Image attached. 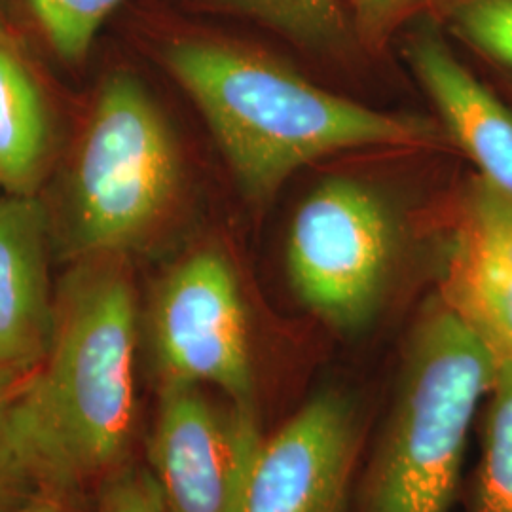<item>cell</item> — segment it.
Here are the masks:
<instances>
[{"label": "cell", "mask_w": 512, "mask_h": 512, "mask_svg": "<svg viewBox=\"0 0 512 512\" xmlns=\"http://www.w3.org/2000/svg\"><path fill=\"white\" fill-rule=\"evenodd\" d=\"M135 423V298L118 268L74 275L50 349L12 404L8 427L31 476L71 486L126 456Z\"/></svg>", "instance_id": "1"}, {"label": "cell", "mask_w": 512, "mask_h": 512, "mask_svg": "<svg viewBox=\"0 0 512 512\" xmlns=\"http://www.w3.org/2000/svg\"><path fill=\"white\" fill-rule=\"evenodd\" d=\"M165 63L202 110L236 173L256 200L272 198L296 169L340 150L421 147L435 128L325 92L253 50L203 38L167 46Z\"/></svg>", "instance_id": "2"}, {"label": "cell", "mask_w": 512, "mask_h": 512, "mask_svg": "<svg viewBox=\"0 0 512 512\" xmlns=\"http://www.w3.org/2000/svg\"><path fill=\"white\" fill-rule=\"evenodd\" d=\"M501 361L444 302L414 332L365 512H450L476 412Z\"/></svg>", "instance_id": "3"}, {"label": "cell", "mask_w": 512, "mask_h": 512, "mask_svg": "<svg viewBox=\"0 0 512 512\" xmlns=\"http://www.w3.org/2000/svg\"><path fill=\"white\" fill-rule=\"evenodd\" d=\"M177 184L179 154L162 112L133 76H110L74 165V253L109 255L137 243L164 217Z\"/></svg>", "instance_id": "4"}, {"label": "cell", "mask_w": 512, "mask_h": 512, "mask_svg": "<svg viewBox=\"0 0 512 512\" xmlns=\"http://www.w3.org/2000/svg\"><path fill=\"white\" fill-rule=\"evenodd\" d=\"M393 253V224L363 184L332 179L294 217L287 264L300 300L338 329H357L374 313Z\"/></svg>", "instance_id": "5"}, {"label": "cell", "mask_w": 512, "mask_h": 512, "mask_svg": "<svg viewBox=\"0 0 512 512\" xmlns=\"http://www.w3.org/2000/svg\"><path fill=\"white\" fill-rule=\"evenodd\" d=\"M154 342L165 378L215 385L234 406H253L247 315L224 256L196 253L165 279L154 306Z\"/></svg>", "instance_id": "6"}, {"label": "cell", "mask_w": 512, "mask_h": 512, "mask_svg": "<svg viewBox=\"0 0 512 512\" xmlns=\"http://www.w3.org/2000/svg\"><path fill=\"white\" fill-rule=\"evenodd\" d=\"M260 439L253 406L222 412L200 385L165 378L150 442L165 512H234Z\"/></svg>", "instance_id": "7"}, {"label": "cell", "mask_w": 512, "mask_h": 512, "mask_svg": "<svg viewBox=\"0 0 512 512\" xmlns=\"http://www.w3.org/2000/svg\"><path fill=\"white\" fill-rule=\"evenodd\" d=\"M357 444L348 397L325 391L274 437L260 439L239 484L234 512H340Z\"/></svg>", "instance_id": "8"}, {"label": "cell", "mask_w": 512, "mask_h": 512, "mask_svg": "<svg viewBox=\"0 0 512 512\" xmlns=\"http://www.w3.org/2000/svg\"><path fill=\"white\" fill-rule=\"evenodd\" d=\"M442 302L512 365V198L480 177L461 200Z\"/></svg>", "instance_id": "9"}, {"label": "cell", "mask_w": 512, "mask_h": 512, "mask_svg": "<svg viewBox=\"0 0 512 512\" xmlns=\"http://www.w3.org/2000/svg\"><path fill=\"white\" fill-rule=\"evenodd\" d=\"M48 220L31 194L0 198V365L35 370L54 334Z\"/></svg>", "instance_id": "10"}, {"label": "cell", "mask_w": 512, "mask_h": 512, "mask_svg": "<svg viewBox=\"0 0 512 512\" xmlns=\"http://www.w3.org/2000/svg\"><path fill=\"white\" fill-rule=\"evenodd\" d=\"M406 57L478 177L512 198V109L471 73L442 38L425 29Z\"/></svg>", "instance_id": "11"}, {"label": "cell", "mask_w": 512, "mask_h": 512, "mask_svg": "<svg viewBox=\"0 0 512 512\" xmlns=\"http://www.w3.org/2000/svg\"><path fill=\"white\" fill-rule=\"evenodd\" d=\"M44 95L16 48L0 44V188L31 194L50 150Z\"/></svg>", "instance_id": "12"}, {"label": "cell", "mask_w": 512, "mask_h": 512, "mask_svg": "<svg viewBox=\"0 0 512 512\" xmlns=\"http://www.w3.org/2000/svg\"><path fill=\"white\" fill-rule=\"evenodd\" d=\"M475 512H512V365L503 361L486 399Z\"/></svg>", "instance_id": "13"}, {"label": "cell", "mask_w": 512, "mask_h": 512, "mask_svg": "<svg viewBox=\"0 0 512 512\" xmlns=\"http://www.w3.org/2000/svg\"><path fill=\"white\" fill-rule=\"evenodd\" d=\"M256 19L306 46H332L346 35L340 0H205Z\"/></svg>", "instance_id": "14"}, {"label": "cell", "mask_w": 512, "mask_h": 512, "mask_svg": "<svg viewBox=\"0 0 512 512\" xmlns=\"http://www.w3.org/2000/svg\"><path fill=\"white\" fill-rule=\"evenodd\" d=\"M122 0H29L55 54L65 61L84 59L97 31Z\"/></svg>", "instance_id": "15"}, {"label": "cell", "mask_w": 512, "mask_h": 512, "mask_svg": "<svg viewBox=\"0 0 512 512\" xmlns=\"http://www.w3.org/2000/svg\"><path fill=\"white\" fill-rule=\"evenodd\" d=\"M448 18L478 52L512 67V0H456Z\"/></svg>", "instance_id": "16"}, {"label": "cell", "mask_w": 512, "mask_h": 512, "mask_svg": "<svg viewBox=\"0 0 512 512\" xmlns=\"http://www.w3.org/2000/svg\"><path fill=\"white\" fill-rule=\"evenodd\" d=\"M456 0H349L359 37L370 46H384L408 19L423 12L442 10L448 14Z\"/></svg>", "instance_id": "17"}, {"label": "cell", "mask_w": 512, "mask_h": 512, "mask_svg": "<svg viewBox=\"0 0 512 512\" xmlns=\"http://www.w3.org/2000/svg\"><path fill=\"white\" fill-rule=\"evenodd\" d=\"M97 512H165V507L154 476L126 473L110 482Z\"/></svg>", "instance_id": "18"}, {"label": "cell", "mask_w": 512, "mask_h": 512, "mask_svg": "<svg viewBox=\"0 0 512 512\" xmlns=\"http://www.w3.org/2000/svg\"><path fill=\"white\" fill-rule=\"evenodd\" d=\"M25 465L21 461L18 448L8 433V427L0 431V497L10 494L21 484L29 482L25 475Z\"/></svg>", "instance_id": "19"}, {"label": "cell", "mask_w": 512, "mask_h": 512, "mask_svg": "<svg viewBox=\"0 0 512 512\" xmlns=\"http://www.w3.org/2000/svg\"><path fill=\"white\" fill-rule=\"evenodd\" d=\"M35 370H19L12 366L0 365V431L8 421L12 404L18 399L19 393L25 389Z\"/></svg>", "instance_id": "20"}, {"label": "cell", "mask_w": 512, "mask_h": 512, "mask_svg": "<svg viewBox=\"0 0 512 512\" xmlns=\"http://www.w3.org/2000/svg\"><path fill=\"white\" fill-rule=\"evenodd\" d=\"M0 512H69L63 509L57 501H50V499H38V501H31L19 507H12V509H0Z\"/></svg>", "instance_id": "21"}, {"label": "cell", "mask_w": 512, "mask_h": 512, "mask_svg": "<svg viewBox=\"0 0 512 512\" xmlns=\"http://www.w3.org/2000/svg\"><path fill=\"white\" fill-rule=\"evenodd\" d=\"M0 44L10 46V48H16V38L12 35L10 27H8V21L4 18L2 8H0Z\"/></svg>", "instance_id": "22"}]
</instances>
